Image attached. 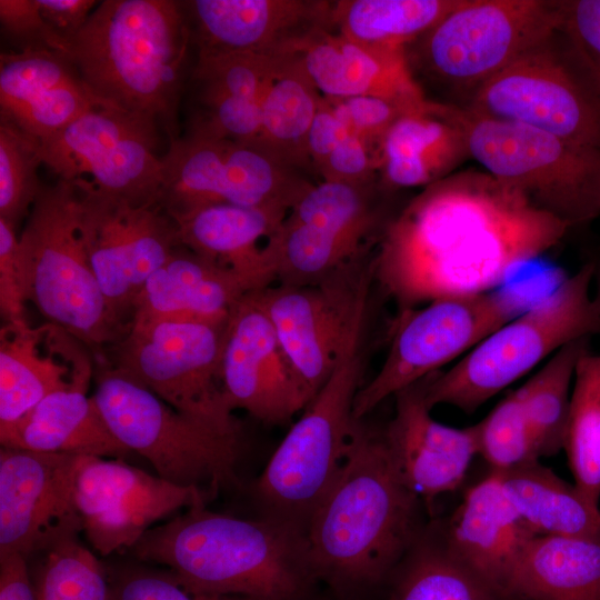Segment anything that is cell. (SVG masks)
Returning a JSON list of instances; mask_svg holds the SVG:
<instances>
[{
  "label": "cell",
  "mask_w": 600,
  "mask_h": 600,
  "mask_svg": "<svg viewBox=\"0 0 600 600\" xmlns=\"http://www.w3.org/2000/svg\"><path fill=\"white\" fill-rule=\"evenodd\" d=\"M569 228L490 174L443 178L386 226L372 256L373 280L400 311L492 291Z\"/></svg>",
  "instance_id": "1"
},
{
  "label": "cell",
  "mask_w": 600,
  "mask_h": 600,
  "mask_svg": "<svg viewBox=\"0 0 600 600\" xmlns=\"http://www.w3.org/2000/svg\"><path fill=\"white\" fill-rule=\"evenodd\" d=\"M418 499L394 471L381 430L358 420L347 461L306 529L317 581L352 600L392 574L420 536Z\"/></svg>",
  "instance_id": "2"
},
{
  "label": "cell",
  "mask_w": 600,
  "mask_h": 600,
  "mask_svg": "<svg viewBox=\"0 0 600 600\" xmlns=\"http://www.w3.org/2000/svg\"><path fill=\"white\" fill-rule=\"evenodd\" d=\"M192 506L154 526L132 548L188 589L254 600H308L317 579L306 532L263 517L240 519Z\"/></svg>",
  "instance_id": "3"
},
{
  "label": "cell",
  "mask_w": 600,
  "mask_h": 600,
  "mask_svg": "<svg viewBox=\"0 0 600 600\" xmlns=\"http://www.w3.org/2000/svg\"><path fill=\"white\" fill-rule=\"evenodd\" d=\"M190 26L181 1L104 0L70 42L82 81L114 109L139 116L170 141L192 68Z\"/></svg>",
  "instance_id": "4"
},
{
  "label": "cell",
  "mask_w": 600,
  "mask_h": 600,
  "mask_svg": "<svg viewBox=\"0 0 600 600\" xmlns=\"http://www.w3.org/2000/svg\"><path fill=\"white\" fill-rule=\"evenodd\" d=\"M370 279L360 287L331 376L291 426L254 487L263 517L304 532L347 461L358 422L353 403L363 384Z\"/></svg>",
  "instance_id": "5"
},
{
  "label": "cell",
  "mask_w": 600,
  "mask_h": 600,
  "mask_svg": "<svg viewBox=\"0 0 600 600\" xmlns=\"http://www.w3.org/2000/svg\"><path fill=\"white\" fill-rule=\"evenodd\" d=\"M593 274L594 262L586 263L488 334L449 370L432 373L426 391L428 407L449 404L471 413L563 346L600 334Z\"/></svg>",
  "instance_id": "6"
},
{
  "label": "cell",
  "mask_w": 600,
  "mask_h": 600,
  "mask_svg": "<svg viewBox=\"0 0 600 600\" xmlns=\"http://www.w3.org/2000/svg\"><path fill=\"white\" fill-rule=\"evenodd\" d=\"M26 301L87 347L118 342L127 330L114 319L82 240L73 181L43 186L19 236Z\"/></svg>",
  "instance_id": "7"
},
{
  "label": "cell",
  "mask_w": 600,
  "mask_h": 600,
  "mask_svg": "<svg viewBox=\"0 0 600 600\" xmlns=\"http://www.w3.org/2000/svg\"><path fill=\"white\" fill-rule=\"evenodd\" d=\"M92 396L112 434L146 458L159 477L214 497L238 484L239 436L191 418L113 364L94 369Z\"/></svg>",
  "instance_id": "8"
},
{
  "label": "cell",
  "mask_w": 600,
  "mask_h": 600,
  "mask_svg": "<svg viewBox=\"0 0 600 600\" xmlns=\"http://www.w3.org/2000/svg\"><path fill=\"white\" fill-rule=\"evenodd\" d=\"M562 1L460 0L406 48L410 70L442 84L478 89L560 30Z\"/></svg>",
  "instance_id": "9"
},
{
  "label": "cell",
  "mask_w": 600,
  "mask_h": 600,
  "mask_svg": "<svg viewBox=\"0 0 600 600\" xmlns=\"http://www.w3.org/2000/svg\"><path fill=\"white\" fill-rule=\"evenodd\" d=\"M468 154L487 173L570 227L600 216V150L464 112Z\"/></svg>",
  "instance_id": "10"
},
{
  "label": "cell",
  "mask_w": 600,
  "mask_h": 600,
  "mask_svg": "<svg viewBox=\"0 0 600 600\" xmlns=\"http://www.w3.org/2000/svg\"><path fill=\"white\" fill-rule=\"evenodd\" d=\"M227 322L133 320L114 343L111 364L178 411L239 436L220 376Z\"/></svg>",
  "instance_id": "11"
},
{
  "label": "cell",
  "mask_w": 600,
  "mask_h": 600,
  "mask_svg": "<svg viewBox=\"0 0 600 600\" xmlns=\"http://www.w3.org/2000/svg\"><path fill=\"white\" fill-rule=\"evenodd\" d=\"M524 309L518 294L488 291L401 310L380 369L356 396L353 418L362 420L387 398L441 371Z\"/></svg>",
  "instance_id": "12"
},
{
  "label": "cell",
  "mask_w": 600,
  "mask_h": 600,
  "mask_svg": "<svg viewBox=\"0 0 600 600\" xmlns=\"http://www.w3.org/2000/svg\"><path fill=\"white\" fill-rule=\"evenodd\" d=\"M159 206L169 217L228 203L290 211L313 184L259 142L186 134L170 141Z\"/></svg>",
  "instance_id": "13"
},
{
  "label": "cell",
  "mask_w": 600,
  "mask_h": 600,
  "mask_svg": "<svg viewBox=\"0 0 600 600\" xmlns=\"http://www.w3.org/2000/svg\"><path fill=\"white\" fill-rule=\"evenodd\" d=\"M549 42L481 84L469 111L600 150V92L569 46L563 57Z\"/></svg>",
  "instance_id": "14"
},
{
  "label": "cell",
  "mask_w": 600,
  "mask_h": 600,
  "mask_svg": "<svg viewBox=\"0 0 600 600\" xmlns=\"http://www.w3.org/2000/svg\"><path fill=\"white\" fill-rule=\"evenodd\" d=\"M158 131L139 116L98 107L40 140V156L58 179H86L134 206H159L164 176L154 151Z\"/></svg>",
  "instance_id": "15"
},
{
  "label": "cell",
  "mask_w": 600,
  "mask_h": 600,
  "mask_svg": "<svg viewBox=\"0 0 600 600\" xmlns=\"http://www.w3.org/2000/svg\"><path fill=\"white\" fill-rule=\"evenodd\" d=\"M90 266L114 319L128 331L147 280L181 246L173 220L156 206H134L89 180H72Z\"/></svg>",
  "instance_id": "16"
},
{
  "label": "cell",
  "mask_w": 600,
  "mask_h": 600,
  "mask_svg": "<svg viewBox=\"0 0 600 600\" xmlns=\"http://www.w3.org/2000/svg\"><path fill=\"white\" fill-rule=\"evenodd\" d=\"M366 256L312 286L277 283L251 292L268 317L309 403L331 376L361 283Z\"/></svg>",
  "instance_id": "17"
},
{
  "label": "cell",
  "mask_w": 600,
  "mask_h": 600,
  "mask_svg": "<svg viewBox=\"0 0 600 600\" xmlns=\"http://www.w3.org/2000/svg\"><path fill=\"white\" fill-rule=\"evenodd\" d=\"M86 456L0 450V557L26 559L82 531L76 482Z\"/></svg>",
  "instance_id": "18"
},
{
  "label": "cell",
  "mask_w": 600,
  "mask_h": 600,
  "mask_svg": "<svg viewBox=\"0 0 600 600\" xmlns=\"http://www.w3.org/2000/svg\"><path fill=\"white\" fill-rule=\"evenodd\" d=\"M211 498L199 488L174 484L123 459L86 456L76 482L82 531L101 556L132 549L156 522Z\"/></svg>",
  "instance_id": "19"
},
{
  "label": "cell",
  "mask_w": 600,
  "mask_h": 600,
  "mask_svg": "<svg viewBox=\"0 0 600 600\" xmlns=\"http://www.w3.org/2000/svg\"><path fill=\"white\" fill-rule=\"evenodd\" d=\"M197 51L296 58L320 32L333 30V1H181Z\"/></svg>",
  "instance_id": "20"
},
{
  "label": "cell",
  "mask_w": 600,
  "mask_h": 600,
  "mask_svg": "<svg viewBox=\"0 0 600 600\" xmlns=\"http://www.w3.org/2000/svg\"><path fill=\"white\" fill-rule=\"evenodd\" d=\"M220 376L231 410L271 424L289 421L308 402L274 330L251 292L231 310Z\"/></svg>",
  "instance_id": "21"
},
{
  "label": "cell",
  "mask_w": 600,
  "mask_h": 600,
  "mask_svg": "<svg viewBox=\"0 0 600 600\" xmlns=\"http://www.w3.org/2000/svg\"><path fill=\"white\" fill-rule=\"evenodd\" d=\"M87 346L52 323L26 319L0 329V428L14 423L48 396L88 390L94 363Z\"/></svg>",
  "instance_id": "22"
},
{
  "label": "cell",
  "mask_w": 600,
  "mask_h": 600,
  "mask_svg": "<svg viewBox=\"0 0 600 600\" xmlns=\"http://www.w3.org/2000/svg\"><path fill=\"white\" fill-rule=\"evenodd\" d=\"M430 376L393 396L394 414L381 429L399 479L427 499L456 490L478 454L473 426L452 428L431 417L426 400Z\"/></svg>",
  "instance_id": "23"
},
{
  "label": "cell",
  "mask_w": 600,
  "mask_h": 600,
  "mask_svg": "<svg viewBox=\"0 0 600 600\" xmlns=\"http://www.w3.org/2000/svg\"><path fill=\"white\" fill-rule=\"evenodd\" d=\"M98 107L111 106L90 91L66 54L46 48L1 53L0 118L39 141Z\"/></svg>",
  "instance_id": "24"
},
{
  "label": "cell",
  "mask_w": 600,
  "mask_h": 600,
  "mask_svg": "<svg viewBox=\"0 0 600 600\" xmlns=\"http://www.w3.org/2000/svg\"><path fill=\"white\" fill-rule=\"evenodd\" d=\"M534 537L507 498L499 477L490 472L466 493L443 544L504 599L513 569Z\"/></svg>",
  "instance_id": "25"
},
{
  "label": "cell",
  "mask_w": 600,
  "mask_h": 600,
  "mask_svg": "<svg viewBox=\"0 0 600 600\" xmlns=\"http://www.w3.org/2000/svg\"><path fill=\"white\" fill-rule=\"evenodd\" d=\"M297 59L328 99L371 96L408 107L428 100L410 70L406 49L370 47L327 30L317 34Z\"/></svg>",
  "instance_id": "26"
},
{
  "label": "cell",
  "mask_w": 600,
  "mask_h": 600,
  "mask_svg": "<svg viewBox=\"0 0 600 600\" xmlns=\"http://www.w3.org/2000/svg\"><path fill=\"white\" fill-rule=\"evenodd\" d=\"M256 281L180 246L144 283L132 320L226 321Z\"/></svg>",
  "instance_id": "27"
},
{
  "label": "cell",
  "mask_w": 600,
  "mask_h": 600,
  "mask_svg": "<svg viewBox=\"0 0 600 600\" xmlns=\"http://www.w3.org/2000/svg\"><path fill=\"white\" fill-rule=\"evenodd\" d=\"M287 214L279 209L217 203L170 218L183 248L266 288L276 281L268 244Z\"/></svg>",
  "instance_id": "28"
},
{
  "label": "cell",
  "mask_w": 600,
  "mask_h": 600,
  "mask_svg": "<svg viewBox=\"0 0 600 600\" xmlns=\"http://www.w3.org/2000/svg\"><path fill=\"white\" fill-rule=\"evenodd\" d=\"M379 147L384 186L428 187L469 156L464 111L427 100L400 116Z\"/></svg>",
  "instance_id": "29"
},
{
  "label": "cell",
  "mask_w": 600,
  "mask_h": 600,
  "mask_svg": "<svg viewBox=\"0 0 600 600\" xmlns=\"http://www.w3.org/2000/svg\"><path fill=\"white\" fill-rule=\"evenodd\" d=\"M88 390L54 392L12 424L0 428L3 448L123 459L131 452L108 428Z\"/></svg>",
  "instance_id": "30"
},
{
  "label": "cell",
  "mask_w": 600,
  "mask_h": 600,
  "mask_svg": "<svg viewBox=\"0 0 600 600\" xmlns=\"http://www.w3.org/2000/svg\"><path fill=\"white\" fill-rule=\"evenodd\" d=\"M508 597L600 600V538H532L513 569Z\"/></svg>",
  "instance_id": "31"
},
{
  "label": "cell",
  "mask_w": 600,
  "mask_h": 600,
  "mask_svg": "<svg viewBox=\"0 0 600 600\" xmlns=\"http://www.w3.org/2000/svg\"><path fill=\"white\" fill-rule=\"evenodd\" d=\"M494 473L512 507L536 536L600 538V508L539 460Z\"/></svg>",
  "instance_id": "32"
},
{
  "label": "cell",
  "mask_w": 600,
  "mask_h": 600,
  "mask_svg": "<svg viewBox=\"0 0 600 600\" xmlns=\"http://www.w3.org/2000/svg\"><path fill=\"white\" fill-rule=\"evenodd\" d=\"M321 99L297 57L283 60L261 100L259 143L300 171L313 169L307 138Z\"/></svg>",
  "instance_id": "33"
},
{
  "label": "cell",
  "mask_w": 600,
  "mask_h": 600,
  "mask_svg": "<svg viewBox=\"0 0 600 600\" xmlns=\"http://www.w3.org/2000/svg\"><path fill=\"white\" fill-rule=\"evenodd\" d=\"M460 0L333 1L332 26L341 36L370 47L406 49Z\"/></svg>",
  "instance_id": "34"
},
{
  "label": "cell",
  "mask_w": 600,
  "mask_h": 600,
  "mask_svg": "<svg viewBox=\"0 0 600 600\" xmlns=\"http://www.w3.org/2000/svg\"><path fill=\"white\" fill-rule=\"evenodd\" d=\"M590 338L572 341L554 352L516 390L539 457L564 447L571 391L577 364L589 352Z\"/></svg>",
  "instance_id": "35"
},
{
  "label": "cell",
  "mask_w": 600,
  "mask_h": 600,
  "mask_svg": "<svg viewBox=\"0 0 600 600\" xmlns=\"http://www.w3.org/2000/svg\"><path fill=\"white\" fill-rule=\"evenodd\" d=\"M368 241L284 219L271 238L276 281L290 286H312L362 258Z\"/></svg>",
  "instance_id": "36"
},
{
  "label": "cell",
  "mask_w": 600,
  "mask_h": 600,
  "mask_svg": "<svg viewBox=\"0 0 600 600\" xmlns=\"http://www.w3.org/2000/svg\"><path fill=\"white\" fill-rule=\"evenodd\" d=\"M393 573L390 600H502L444 544L420 536Z\"/></svg>",
  "instance_id": "37"
},
{
  "label": "cell",
  "mask_w": 600,
  "mask_h": 600,
  "mask_svg": "<svg viewBox=\"0 0 600 600\" xmlns=\"http://www.w3.org/2000/svg\"><path fill=\"white\" fill-rule=\"evenodd\" d=\"M563 450L574 486L600 508V354L590 351L576 368Z\"/></svg>",
  "instance_id": "38"
},
{
  "label": "cell",
  "mask_w": 600,
  "mask_h": 600,
  "mask_svg": "<svg viewBox=\"0 0 600 600\" xmlns=\"http://www.w3.org/2000/svg\"><path fill=\"white\" fill-rule=\"evenodd\" d=\"M374 181H326L312 184L286 220L368 241L378 227Z\"/></svg>",
  "instance_id": "39"
},
{
  "label": "cell",
  "mask_w": 600,
  "mask_h": 600,
  "mask_svg": "<svg viewBox=\"0 0 600 600\" xmlns=\"http://www.w3.org/2000/svg\"><path fill=\"white\" fill-rule=\"evenodd\" d=\"M40 142L0 118V218L14 229L27 219L43 187Z\"/></svg>",
  "instance_id": "40"
},
{
  "label": "cell",
  "mask_w": 600,
  "mask_h": 600,
  "mask_svg": "<svg viewBox=\"0 0 600 600\" xmlns=\"http://www.w3.org/2000/svg\"><path fill=\"white\" fill-rule=\"evenodd\" d=\"M34 589L37 600H112L102 566L77 538L47 551Z\"/></svg>",
  "instance_id": "41"
},
{
  "label": "cell",
  "mask_w": 600,
  "mask_h": 600,
  "mask_svg": "<svg viewBox=\"0 0 600 600\" xmlns=\"http://www.w3.org/2000/svg\"><path fill=\"white\" fill-rule=\"evenodd\" d=\"M192 87L188 136L259 142L261 103L188 81Z\"/></svg>",
  "instance_id": "42"
},
{
  "label": "cell",
  "mask_w": 600,
  "mask_h": 600,
  "mask_svg": "<svg viewBox=\"0 0 600 600\" xmlns=\"http://www.w3.org/2000/svg\"><path fill=\"white\" fill-rule=\"evenodd\" d=\"M478 454L491 471L504 472L539 460L537 447L516 391L473 424Z\"/></svg>",
  "instance_id": "43"
},
{
  "label": "cell",
  "mask_w": 600,
  "mask_h": 600,
  "mask_svg": "<svg viewBox=\"0 0 600 600\" xmlns=\"http://www.w3.org/2000/svg\"><path fill=\"white\" fill-rule=\"evenodd\" d=\"M189 81L261 103L283 60L252 54L197 51Z\"/></svg>",
  "instance_id": "44"
},
{
  "label": "cell",
  "mask_w": 600,
  "mask_h": 600,
  "mask_svg": "<svg viewBox=\"0 0 600 600\" xmlns=\"http://www.w3.org/2000/svg\"><path fill=\"white\" fill-rule=\"evenodd\" d=\"M560 31L600 92V0L562 1Z\"/></svg>",
  "instance_id": "45"
},
{
  "label": "cell",
  "mask_w": 600,
  "mask_h": 600,
  "mask_svg": "<svg viewBox=\"0 0 600 600\" xmlns=\"http://www.w3.org/2000/svg\"><path fill=\"white\" fill-rule=\"evenodd\" d=\"M110 587L112 600H254L196 592L181 584L169 571L138 567L119 572Z\"/></svg>",
  "instance_id": "46"
},
{
  "label": "cell",
  "mask_w": 600,
  "mask_h": 600,
  "mask_svg": "<svg viewBox=\"0 0 600 600\" xmlns=\"http://www.w3.org/2000/svg\"><path fill=\"white\" fill-rule=\"evenodd\" d=\"M324 99L330 103L350 133L362 138L368 143L378 141V144L400 116L418 107H408L371 96Z\"/></svg>",
  "instance_id": "47"
},
{
  "label": "cell",
  "mask_w": 600,
  "mask_h": 600,
  "mask_svg": "<svg viewBox=\"0 0 600 600\" xmlns=\"http://www.w3.org/2000/svg\"><path fill=\"white\" fill-rule=\"evenodd\" d=\"M0 21L21 49L46 48L67 56V46L44 21L37 0H0Z\"/></svg>",
  "instance_id": "48"
},
{
  "label": "cell",
  "mask_w": 600,
  "mask_h": 600,
  "mask_svg": "<svg viewBox=\"0 0 600 600\" xmlns=\"http://www.w3.org/2000/svg\"><path fill=\"white\" fill-rule=\"evenodd\" d=\"M379 167L370 143L349 133L316 168L326 181L368 182L374 180L373 171Z\"/></svg>",
  "instance_id": "49"
},
{
  "label": "cell",
  "mask_w": 600,
  "mask_h": 600,
  "mask_svg": "<svg viewBox=\"0 0 600 600\" xmlns=\"http://www.w3.org/2000/svg\"><path fill=\"white\" fill-rule=\"evenodd\" d=\"M24 294L16 229L0 218V312L6 322L24 320Z\"/></svg>",
  "instance_id": "50"
},
{
  "label": "cell",
  "mask_w": 600,
  "mask_h": 600,
  "mask_svg": "<svg viewBox=\"0 0 600 600\" xmlns=\"http://www.w3.org/2000/svg\"><path fill=\"white\" fill-rule=\"evenodd\" d=\"M41 14L52 32L67 46L84 27L99 4L94 0H37ZM68 54V52H67Z\"/></svg>",
  "instance_id": "51"
},
{
  "label": "cell",
  "mask_w": 600,
  "mask_h": 600,
  "mask_svg": "<svg viewBox=\"0 0 600 600\" xmlns=\"http://www.w3.org/2000/svg\"><path fill=\"white\" fill-rule=\"evenodd\" d=\"M349 133L330 103L322 97L307 138L308 154L314 170Z\"/></svg>",
  "instance_id": "52"
},
{
  "label": "cell",
  "mask_w": 600,
  "mask_h": 600,
  "mask_svg": "<svg viewBox=\"0 0 600 600\" xmlns=\"http://www.w3.org/2000/svg\"><path fill=\"white\" fill-rule=\"evenodd\" d=\"M0 600H37L27 559L19 553L0 557Z\"/></svg>",
  "instance_id": "53"
},
{
  "label": "cell",
  "mask_w": 600,
  "mask_h": 600,
  "mask_svg": "<svg viewBox=\"0 0 600 600\" xmlns=\"http://www.w3.org/2000/svg\"><path fill=\"white\" fill-rule=\"evenodd\" d=\"M592 286L594 287V290L592 292L593 303H594L597 312L600 316V261L594 262V274H593Z\"/></svg>",
  "instance_id": "54"
}]
</instances>
